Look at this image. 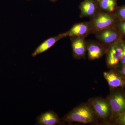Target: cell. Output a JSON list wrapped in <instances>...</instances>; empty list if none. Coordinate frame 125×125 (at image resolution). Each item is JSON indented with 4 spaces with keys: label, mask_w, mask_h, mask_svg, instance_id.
I'll return each instance as SVG.
<instances>
[{
    "label": "cell",
    "mask_w": 125,
    "mask_h": 125,
    "mask_svg": "<svg viewBox=\"0 0 125 125\" xmlns=\"http://www.w3.org/2000/svg\"><path fill=\"white\" fill-rule=\"evenodd\" d=\"M49 0L51 1H52V2H54V1H55L57 0Z\"/></svg>",
    "instance_id": "obj_20"
},
{
    "label": "cell",
    "mask_w": 125,
    "mask_h": 125,
    "mask_svg": "<svg viewBox=\"0 0 125 125\" xmlns=\"http://www.w3.org/2000/svg\"><path fill=\"white\" fill-rule=\"evenodd\" d=\"M122 88L112 89V91L106 99L111 109L113 118L125 111V91Z\"/></svg>",
    "instance_id": "obj_3"
},
{
    "label": "cell",
    "mask_w": 125,
    "mask_h": 125,
    "mask_svg": "<svg viewBox=\"0 0 125 125\" xmlns=\"http://www.w3.org/2000/svg\"></svg>",
    "instance_id": "obj_21"
},
{
    "label": "cell",
    "mask_w": 125,
    "mask_h": 125,
    "mask_svg": "<svg viewBox=\"0 0 125 125\" xmlns=\"http://www.w3.org/2000/svg\"><path fill=\"white\" fill-rule=\"evenodd\" d=\"M104 76L111 89L125 88V78L120 72L115 69L105 72Z\"/></svg>",
    "instance_id": "obj_7"
},
{
    "label": "cell",
    "mask_w": 125,
    "mask_h": 125,
    "mask_svg": "<svg viewBox=\"0 0 125 125\" xmlns=\"http://www.w3.org/2000/svg\"><path fill=\"white\" fill-rule=\"evenodd\" d=\"M99 42L106 46L121 40V34L114 26L94 32Z\"/></svg>",
    "instance_id": "obj_6"
},
{
    "label": "cell",
    "mask_w": 125,
    "mask_h": 125,
    "mask_svg": "<svg viewBox=\"0 0 125 125\" xmlns=\"http://www.w3.org/2000/svg\"><path fill=\"white\" fill-rule=\"evenodd\" d=\"M87 43L88 57L90 60L99 59L106 52L107 46L100 42L92 41Z\"/></svg>",
    "instance_id": "obj_9"
},
{
    "label": "cell",
    "mask_w": 125,
    "mask_h": 125,
    "mask_svg": "<svg viewBox=\"0 0 125 125\" xmlns=\"http://www.w3.org/2000/svg\"><path fill=\"white\" fill-rule=\"evenodd\" d=\"M99 6L100 10L113 13L115 10V0H98Z\"/></svg>",
    "instance_id": "obj_14"
},
{
    "label": "cell",
    "mask_w": 125,
    "mask_h": 125,
    "mask_svg": "<svg viewBox=\"0 0 125 125\" xmlns=\"http://www.w3.org/2000/svg\"><path fill=\"white\" fill-rule=\"evenodd\" d=\"M96 116L89 104H84L74 108L62 118L65 122H78L84 124L92 123Z\"/></svg>",
    "instance_id": "obj_1"
},
{
    "label": "cell",
    "mask_w": 125,
    "mask_h": 125,
    "mask_svg": "<svg viewBox=\"0 0 125 125\" xmlns=\"http://www.w3.org/2000/svg\"><path fill=\"white\" fill-rule=\"evenodd\" d=\"M72 48L74 58L80 59L85 57L87 51V43L84 38L71 37Z\"/></svg>",
    "instance_id": "obj_10"
},
{
    "label": "cell",
    "mask_w": 125,
    "mask_h": 125,
    "mask_svg": "<svg viewBox=\"0 0 125 125\" xmlns=\"http://www.w3.org/2000/svg\"><path fill=\"white\" fill-rule=\"evenodd\" d=\"M112 120L116 125H125V111L114 116Z\"/></svg>",
    "instance_id": "obj_15"
},
{
    "label": "cell",
    "mask_w": 125,
    "mask_h": 125,
    "mask_svg": "<svg viewBox=\"0 0 125 125\" xmlns=\"http://www.w3.org/2000/svg\"><path fill=\"white\" fill-rule=\"evenodd\" d=\"M122 40L107 46L106 52V63L108 67L115 69L120 61L122 53Z\"/></svg>",
    "instance_id": "obj_5"
},
{
    "label": "cell",
    "mask_w": 125,
    "mask_h": 125,
    "mask_svg": "<svg viewBox=\"0 0 125 125\" xmlns=\"http://www.w3.org/2000/svg\"><path fill=\"white\" fill-rule=\"evenodd\" d=\"M115 15L119 20L125 21V6L116 9Z\"/></svg>",
    "instance_id": "obj_16"
},
{
    "label": "cell",
    "mask_w": 125,
    "mask_h": 125,
    "mask_svg": "<svg viewBox=\"0 0 125 125\" xmlns=\"http://www.w3.org/2000/svg\"><path fill=\"white\" fill-rule=\"evenodd\" d=\"M80 17H88L91 19L98 11L96 3L93 0H85L80 6Z\"/></svg>",
    "instance_id": "obj_13"
},
{
    "label": "cell",
    "mask_w": 125,
    "mask_h": 125,
    "mask_svg": "<svg viewBox=\"0 0 125 125\" xmlns=\"http://www.w3.org/2000/svg\"><path fill=\"white\" fill-rule=\"evenodd\" d=\"M117 29L121 34L125 35V21L120 20L117 24Z\"/></svg>",
    "instance_id": "obj_18"
},
{
    "label": "cell",
    "mask_w": 125,
    "mask_h": 125,
    "mask_svg": "<svg viewBox=\"0 0 125 125\" xmlns=\"http://www.w3.org/2000/svg\"><path fill=\"white\" fill-rule=\"evenodd\" d=\"M36 122V125H55L61 123L58 115L52 111L42 113L37 117Z\"/></svg>",
    "instance_id": "obj_11"
},
{
    "label": "cell",
    "mask_w": 125,
    "mask_h": 125,
    "mask_svg": "<svg viewBox=\"0 0 125 125\" xmlns=\"http://www.w3.org/2000/svg\"><path fill=\"white\" fill-rule=\"evenodd\" d=\"M115 69L117 70L119 72H120L125 78V65Z\"/></svg>",
    "instance_id": "obj_19"
},
{
    "label": "cell",
    "mask_w": 125,
    "mask_h": 125,
    "mask_svg": "<svg viewBox=\"0 0 125 125\" xmlns=\"http://www.w3.org/2000/svg\"><path fill=\"white\" fill-rule=\"evenodd\" d=\"M93 33L92 27L89 22H83L75 24L69 31L65 32L66 37L85 38Z\"/></svg>",
    "instance_id": "obj_8"
},
{
    "label": "cell",
    "mask_w": 125,
    "mask_h": 125,
    "mask_svg": "<svg viewBox=\"0 0 125 125\" xmlns=\"http://www.w3.org/2000/svg\"><path fill=\"white\" fill-rule=\"evenodd\" d=\"M121 46L122 48V53L120 61L117 67L115 69H117L125 65V42L122 41Z\"/></svg>",
    "instance_id": "obj_17"
},
{
    "label": "cell",
    "mask_w": 125,
    "mask_h": 125,
    "mask_svg": "<svg viewBox=\"0 0 125 125\" xmlns=\"http://www.w3.org/2000/svg\"><path fill=\"white\" fill-rule=\"evenodd\" d=\"M66 37L65 33H63L60 34L57 36L47 39L37 48L32 54V56L34 57L46 52L54 46V44L59 40Z\"/></svg>",
    "instance_id": "obj_12"
},
{
    "label": "cell",
    "mask_w": 125,
    "mask_h": 125,
    "mask_svg": "<svg viewBox=\"0 0 125 125\" xmlns=\"http://www.w3.org/2000/svg\"><path fill=\"white\" fill-rule=\"evenodd\" d=\"M89 103L99 118L103 120H112V113L107 99L95 97L90 99Z\"/></svg>",
    "instance_id": "obj_4"
},
{
    "label": "cell",
    "mask_w": 125,
    "mask_h": 125,
    "mask_svg": "<svg viewBox=\"0 0 125 125\" xmlns=\"http://www.w3.org/2000/svg\"><path fill=\"white\" fill-rule=\"evenodd\" d=\"M117 18L113 13L98 10L89 22L93 33L114 27L116 22Z\"/></svg>",
    "instance_id": "obj_2"
}]
</instances>
